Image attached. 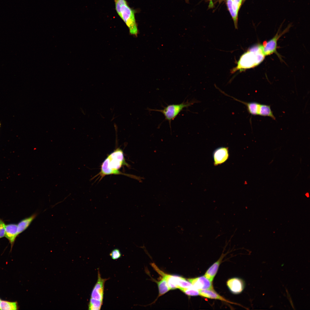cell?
I'll return each mask as SVG.
<instances>
[{
  "mask_svg": "<svg viewBox=\"0 0 310 310\" xmlns=\"http://www.w3.org/2000/svg\"><path fill=\"white\" fill-rule=\"evenodd\" d=\"M129 165L125 161L123 152L118 148L109 154L102 163L100 171L96 177L98 176L100 181L105 176L111 175H121L138 180L140 178L136 176L122 173L119 170L123 166Z\"/></svg>",
  "mask_w": 310,
  "mask_h": 310,
  "instance_id": "6da1fadb",
  "label": "cell"
},
{
  "mask_svg": "<svg viewBox=\"0 0 310 310\" xmlns=\"http://www.w3.org/2000/svg\"><path fill=\"white\" fill-rule=\"evenodd\" d=\"M263 45L258 44L252 47L240 57L237 66L231 71L233 73L238 70L243 71L255 67L264 60L265 56L263 51Z\"/></svg>",
  "mask_w": 310,
  "mask_h": 310,
  "instance_id": "7a4b0ae2",
  "label": "cell"
},
{
  "mask_svg": "<svg viewBox=\"0 0 310 310\" xmlns=\"http://www.w3.org/2000/svg\"><path fill=\"white\" fill-rule=\"evenodd\" d=\"M114 2L116 11L128 27L129 33L137 36L138 29L135 18V10L129 6L126 0H114Z\"/></svg>",
  "mask_w": 310,
  "mask_h": 310,
  "instance_id": "3957f363",
  "label": "cell"
},
{
  "mask_svg": "<svg viewBox=\"0 0 310 310\" xmlns=\"http://www.w3.org/2000/svg\"><path fill=\"white\" fill-rule=\"evenodd\" d=\"M197 102V101L195 100L185 102L184 101L180 104L168 105L165 107H163V109H157L149 108L148 110L149 111H158L162 113L164 116L165 119L168 121L171 129V121L174 120L181 112L183 111L184 108H187Z\"/></svg>",
  "mask_w": 310,
  "mask_h": 310,
  "instance_id": "277c9868",
  "label": "cell"
},
{
  "mask_svg": "<svg viewBox=\"0 0 310 310\" xmlns=\"http://www.w3.org/2000/svg\"><path fill=\"white\" fill-rule=\"evenodd\" d=\"M108 279L102 278L98 269L97 280L92 291L90 298L103 302L104 284Z\"/></svg>",
  "mask_w": 310,
  "mask_h": 310,
  "instance_id": "5b68a950",
  "label": "cell"
},
{
  "mask_svg": "<svg viewBox=\"0 0 310 310\" xmlns=\"http://www.w3.org/2000/svg\"><path fill=\"white\" fill-rule=\"evenodd\" d=\"M286 32L285 30L282 33L278 32L268 42H264L262 44L263 51L265 56L270 55L273 53L277 54L276 49L278 40Z\"/></svg>",
  "mask_w": 310,
  "mask_h": 310,
  "instance_id": "8992f818",
  "label": "cell"
},
{
  "mask_svg": "<svg viewBox=\"0 0 310 310\" xmlns=\"http://www.w3.org/2000/svg\"><path fill=\"white\" fill-rule=\"evenodd\" d=\"M193 286L199 290L202 289H214L212 282L204 276L187 279Z\"/></svg>",
  "mask_w": 310,
  "mask_h": 310,
  "instance_id": "52a82bcc",
  "label": "cell"
},
{
  "mask_svg": "<svg viewBox=\"0 0 310 310\" xmlns=\"http://www.w3.org/2000/svg\"><path fill=\"white\" fill-rule=\"evenodd\" d=\"M243 0H227V5L228 9L234 22L235 27L237 28L238 12L241 6Z\"/></svg>",
  "mask_w": 310,
  "mask_h": 310,
  "instance_id": "ba28073f",
  "label": "cell"
},
{
  "mask_svg": "<svg viewBox=\"0 0 310 310\" xmlns=\"http://www.w3.org/2000/svg\"><path fill=\"white\" fill-rule=\"evenodd\" d=\"M229 156L228 149L226 147H220L214 152L213 157L214 164L217 166L225 162Z\"/></svg>",
  "mask_w": 310,
  "mask_h": 310,
  "instance_id": "9c48e42d",
  "label": "cell"
},
{
  "mask_svg": "<svg viewBox=\"0 0 310 310\" xmlns=\"http://www.w3.org/2000/svg\"><path fill=\"white\" fill-rule=\"evenodd\" d=\"M151 265L155 270L162 277L165 279L170 290H174L178 288L177 285L178 276L171 275L165 273L160 270L154 263H152Z\"/></svg>",
  "mask_w": 310,
  "mask_h": 310,
  "instance_id": "30bf717a",
  "label": "cell"
},
{
  "mask_svg": "<svg viewBox=\"0 0 310 310\" xmlns=\"http://www.w3.org/2000/svg\"><path fill=\"white\" fill-rule=\"evenodd\" d=\"M218 89L219 90V91L224 94L232 98L235 100L245 105L246 106L248 112L249 114L254 116L258 115L260 104L255 102H247L242 101L238 100L233 96L228 95L218 88Z\"/></svg>",
  "mask_w": 310,
  "mask_h": 310,
  "instance_id": "8fae6325",
  "label": "cell"
},
{
  "mask_svg": "<svg viewBox=\"0 0 310 310\" xmlns=\"http://www.w3.org/2000/svg\"><path fill=\"white\" fill-rule=\"evenodd\" d=\"M226 284L230 291L235 294L241 292L244 288L243 281L238 278H234L228 279Z\"/></svg>",
  "mask_w": 310,
  "mask_h": 310,
  "instance_id": "7c38bea8",
  "label": "cell"
},
{
  "mask_svg": "<svg viewBox=\"0 0 310 310\" xmlns=\"http://www.w3.org/2000/svg\"><path fill=\"white\" fill-rule=\"evenodd\" d=\"M18 235L17 224H11L6 225L5 237L9 241L11 245V248Z\"/></svg>",
  "mask_w": 310,
  "mask_h": 310,
  "instance_id": "4fadbf2b",
  "label": "cell"
},
{
  "mask_svg": "<svg viewBox=\"0 0 310 310\" xmlns=\"http://www.w3.org/2000/svg\"><path fill=\"white\" fill-rule=\"evenodd\" d=\"M199 295L201 296L210 299H213L221 300L225 302L230 303L223 297H222L213 289H202L199 290Z\"/></svg>",
  "mask_w": 310,
  "mask_h": 310,
  "instance_id": "5bb4252c",
  "label": "cell"
},
{
  "mask_svg": "<svg viewBox=\"0 0 310 310\" xmlns=\"http://www.w3.org/2000/svg\"><path fill=\"white\" fill-rule=\"evenodd\" d=\"M37 215L34 213L31 216L21 220L17 224V232L18 235L25 230L30 226Z\"/></svg>",
  "mask_w": 310,
  "mask_h": 310,
  "instance_id": "9a60e30c",
  "label": "cell"
},
{
  "mask_svg": "<svg viewBox=\"0 0 310 310\" xmlns=\"http://www.w3.org/2000/svg\"><path fill=\"white\" fill-rule=\"evenodd\" d=\"M223 257V256H221L217 261L211 266L204 274V276L211 282L213 281L217 272Z\"/></svg>",
  "mask_w": 310,
  "mask_h": 310,
  "instance_id": "2e32d148",
  "label": "cell"
},
{
  "mask_svg": "<svg viewBox=\"0 0 310 310\" xmlns=\"http://www.w3.org/2000/svg\"><path fill=\"white\" fill-rule=\"evenodd\" d=\"M258 115L264 117H269L275 120L276 118L273 114L270 106L265 104H260Z\"/></svg>",
  "mask_w": 310,
  "mask_h": 310,
  "instance_id": "e0dca14e",
  "label": "cell"
},
{
  "mask_svg": "<svg viewBox=\"0 0 310 310\" xmlns=\"http://www.w3.org/2000/svg\"><path fill=\"white\" fill-rule=\"evenodd\" d=\"M157 283L158 288L159 297L163 295L170 290L164 278L162 277L161 279Z\"/></svg>",
  "mask_w": 310,
  "mask_h": 310,
  "instance_id": "ac0fdd59",
  "label": "cell"
},
{
  "mask_svg": "<svg viewBox=\"0 0 310 310\" xmlns=\"http://www.w3.org/2000/svg\"><path fill=\"white\" fill-rule=\"evenodd\" d=\"M16 302H10L1 301L0 303V310H17L18 309Z\"/></svg>",
  "mask_w": 310,
  "mask_h": 310,
  "instance_id": "d6986e66",
  "label": "cell"
},
{
  "mask_svg": "<svg viewBox=\"0 0 310 310\" xmlns=\"http://www.w3.org/2000/svg\"><path fill=\"white\" fill-rule=\"evenodd\" d=\"M103 302L90 298L88 305V309L90 310H100Z\"/></svg>",
  "mask_w": 310,
  "mask_h": 310,
  "instance_id": "ffe728a7",
  "label": "cell"
},
{
  "mask_svg": "<svg viewBox=\"0 0 310 310\" xmlns=\"http://www.w3.org/2000/svg\"><path fill=\"white\" fill-rule=\"evenodd\" d=\"M178 288H189L193 287L192 284L185 278L178 276L177 280Z\"/></svg>",
  "mask_w": 310,
  "mask_h": 310,
  "instance_id": "44dd1931",
  "label": "cell"
},
{
  "mask_svg": "<svg viewBox=\"0 0 310 310\" xmlns=\"http://www.w3.org/2000/svg\"><path fill=\"white\" fill-rule=\"evenodd\" d=\"M182 292L189 296H197L199 295V290L192 287L181 288L179 289Z\"/></svg>",
  "mask_w": 310,
  "mask_h": 310,
  "instance_id": "7402d4cb",
  "label": "cell"
},
{
  "mask_svg": "<svg viewBox=\"0 0 310 310\" xmlns=\"http://www.w3.org/2000/svg\"><path fill=\"white\" fill-rule=\"evenodd\" d=\"M109 255L113 260L117 259L121 256V253L120 250L118 248L113 249L110 253Z\"/></svg>",
  "mask_w": 310,
  "mask_h": 310,
  "instance_id": "603a6c76",
  "label": "cell"
},
{
  "mask_svg": "<svg viewBox=\"0 0 310 310\" xmlns=\"http://www.w3.org/2000/svg\"><path fill=\"white\" fill-rule=\"evenodd\" d=\"M5 226L4 221L0 218V239L5 236Z\"/></svg>",
  "mask_w": 310,
  "mask_h": 310,
  "instance_id": "cb8c5ba5",
  "label": "cell"
},
{
  "mask_svg": "<svg viewBox=\"0 0 310 310\" xmlns=\"http://www.w3.org/2000/svg\"><path fill=\"white\" fill-rule=\"evenodd\" d=\"M1 125V123H0V127Z\"/></svg>",
  "mask_w": 310,
  "mask_h": 310,
  "instance_id": "d4e9b609",
  "label": "cell"
}]
</instances>
